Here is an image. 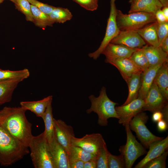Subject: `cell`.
<instances>
[{"label":"cell","instance_id":"1","mask_svg":"<svg viewBox=\"0 0 168 168\" xmlns=\"http://www.w3.org/2000/svg\"><path fill=\"white\" fill-rule=\"evenodd\" d=\"M21 106L5 107L0 110V125L23 145L29 147L33 135L32 124Z\"/></svg>","mask_w":168,"mask_h":168},{"label":"cell","instance_id":"2","mask_svg":"<svg viewBox=\"0 0 168 168\" xmlns=\"http://www.w3.org/2000/svg\"><path fill=\"white\" fill-rule=\"evenodd\" d=\"M23 145L0 125V164L8 166L21 159L29 153Z\"/></svg>","mask_w":168,"mask_h":168},{"label":"cell","instance_id":"3","mask_svg":"<svg viewBox=\"0 0 168 168\" xmlns=\"http://www.w3.org/2000/svg\"><path fill=\"white\" fill-rule=\"evenodd\" d=\"M106 89L103 86L100 95L96 97L93 95L89 96L91 103L90 108L86 110L88 114L92 112L96 113L98 115V124L102 126L107 125L109 119L111 118L119 119L115 109L117 104L110 100L106 94Z\"/></svg>","mask_w":168,"mask_h":168},{"label":"cell","instance_id":"4","mask_svg":"<svg viewBox=\"0 0 168 168\" xmlns=\"http://www.w3.org/2000/svg\"><path fill=\"white\" fill-rule=\"evenodd\" d=\"M29 147L35 168H55L50 153L48 143L43 132L36 136H33Z\"/></svg>","mask_w":168,"mask_h":168},{"label":"cell","instance_id":"5","mask_svg":"<svg viewBox=\"0 0 168 168\" xmlns=\"http://www.w3.org/2000/svg\"><path fill=\"white\" fill-rule=\"evenodd\" d=\"M116 21L120 30H137L156 20L153 13L135 12L125 14L117 9Z\"/></svg>","mask_w":168,"mask_h":168},{"label":"cell","instance_id":"6","mask_svg":"<svg viewBox=\"0 0 168 168\" xmlns=\"http://www.w3.org/2000/svg\"><path fill=\"white\" fill-rule=\"evenodd\" d=\"M124 127L127 135L126 142L125 145L120 147L119 151L124 156L126 168H131L138 158L147 154V152L142 145L137 140L129 125Z\"/></svg>","mask_w":168,"mask_h":168},{"label":"cell","instance_id":"7","mask_svg":"<svg viewBox=\"0 0 168 168\" xmlns=\"http://www.w3.org/2000/svg\"><path fill=\"white\" fill-rule=\"evenodd\" d=\"M148 119L147 113L142 111L133 117L128 124L130 129L136 133L142 144L145 148L147 149L153 142L164 138L155 136L147 128L146 124Z\"/></svg>","mask_w":168,"mask_h":168},{"label":"cell","instance_id":"8","mask_svg":"<svg viewBox=\"0 0 168 168\" xmlns=\"http://www.w3.org/2000/svg\"><path fill=\"white\" fill-rule=\"evenodd\" d=\"M116 0H110V11L105 36L99 48L95 51L88 54V56L96 60L102 54L107 45L119 34V30L116 23Z\"/></svg>","mask_w":168,"mask_h":168},{"label":"cell","instance_id":"9","mask_svg":"<svg viewBox=\"0 0 168 168\" xmlns=\"http://www.w3.org/2000/svg\"><path fill=\"white\" fill-rule=\"evenodd\" d=\"M72 142V145L79 147L96 156L101 149L106 144L102 135L99 133L87 134L81 138L74 137Z\"/></svg>","mask_w":168,"mask_h":168},{"label":"cell","instance_id":"10","mask_svg":"<svg viewBox=\"0 0 168 168\" xmlns=\"http://www.w3.org/2000/svg\"><path fill=\"white\" fill-rule=\"evenodd\" d=\"M144 105V100L138 98L126 105L115 106L119 117V123L124 126L128 124L133 117L139 113L143 111Z\"/></svg>","mask_w":168,"mask_h":168},{"label":"cell","instance_id":"11","mask_svg":"<svg viewBox=\"0 0 168 168\" xmlns=\"http://www.w3.org/2000/svg\"><path fill=\"white\" fill-rule=\"evenodd\" d=\"M144 100L143 111H148L152 113L161 111L163 107L168 104V100L165 98L154 82Z\"/></svg>","mask_w":168,"mask_h":168},{"label":"cell","instance_id":"12","mask_svg":"<svg viewBox=\"0 0 168 168\" xmlns=\"http://www.w3.org/2000/svg\"><path fill=\"white\" fill-rule=\"evenodd\" d=\"M55 133L58 142L64 148L68 154L72 146V140L75 137L72 127L63 120L54 119Z\"/></svg>","mask_w":168,"mask_h":168},{"label":"cell","instance_id":"13","mask_svg":"<svg viewBox=\"0 0 168 168\" xmlns=\"http://www.w3.org/2000/svg\"><path fill=\"white\" fill-rule=\"evenodd\" d=\"M110 43L124 45L129 48L138 49L145 45L146 43L136 30H120Z\"/></svg>","mask_w":168,"mask_h":168},{"label":"cell","instance_id":"14","mask_svg":"<svg viewBox=\"0 0 168 168\" xmlns=\"http://www.w3.org/2000/svg\"><path fill=\"white\" fill-rule=\"evenodd\" d=\"M48 145L55 168H70L68 155L57 141L55 135L52 140L48 143Z\"/></svg>","mask_w":168,"mask_h":168},{"label":"cell","instance_id":"15","mask_svg":"<svg viewBox=\"0 0 168 168\" xmlns=\"http://www.w3.org/2000/svg\"><path fill=\"white\" fill-rule=\"evenodd\" d=\"M137 49H132L124 45L109 43L102 54L105 55V62L129 58Z\"/></svg>","mask_w":168,"mask_h":168},{"label":"cell","instance_id":"16","mask_svg":"<svg viewBox=\"0 0 168 168\" xmlns=\"http://www.w3.org/2000/svg\"><path fill=\"white\" fill-rule=\"evenodd\" d=\"M168 137L162 140L155 141L150 145L148 151L145 157L134 167L135 168H142L149 161L161 155L168 149Z\"/></svg>","mask_w":168,"mask_h":168},{"label":"cell","instance_id":"17","mask_svg":"<svg viewBox=\"0 0 168 168\" xmlns=\"http://www.w3.org/2000/svg\"><path fill=\"white\" fill-rule=\"evenodd\" d=\"M141 49L150 66L162 64L168 61V54L164 51L160 46L156 47L147 44Z\"/></svg>","mask_w":168,"mask_h":168},{"label":"cell","instance_id":"18","mask_svg":"<svg viewBox=\"0 0 168 168\" xmlns=\"http://www.w3.org/2000/svg\"><path fill=\"white\" fill-rule=\"evenodd\" d=\"M106 63L117 68L126 82L133 75L142 72L129 58L110 60Z\"/></svg>","mask_w":168,"mask_h":168},{"label":"cell","instance_id":"19","mask_svg":"<svg viewBox=\"0 0 168 168\" xmlns=\"http://www.w3.org/2000/svg\"><path fill=\"white\" fill-rule=\"evenodd\" d=\"M162 64L150 66L146 70L142 72L138 98L144 99L152 84L158 70Z\"/></svg>","mask_w":168,"mask_h":168},{"label":"cell","instance_id":"20","mask_svg":"<svg viewBox=\"0 0 168 168\" xmlns=\"http://www.w3.org/2000/svg\"><path fill=\"white\" fill-rule=\"evenodd\" d=\"M129 13L143 12L155 14L163 7L158 0H137L132 3Z\"/></svg>","mask_w":168,"mask_h":168},{"label":"cell","instance_id":"21","mask_svg":"<svg viewBox=\"0 0 168 168\" xmlns=\"http://www.w3.org/2000/svg\"><path fill=\"white\" fill-rule=\"evenodd\" d=\"M52 98V96L50 95L39 100L21 101L20 105L26 110H29L37 117L42 118L49 102Z\"/></svg>","mask_w":168,"mask_h":168},{"label":"cell","instance_id":"22","mask_svg":"<svg viewBox=\"0 0 168 168\" xmlns=\"http://www.w3.org/2000/svg\"><path fill=\"white\" fill-rule=\"evenodd\" d=\"M21 82L15 79L0 80V105L11 100L13 92Z\"/></svg>","mask_w":168,"mask_h":168},{"label":"cell","instance_id":"23","mask_svg":"<svg viewBox=\"0 0 168 168\" xmlns=\"http://www.w3.org/2000/svg\"><path fill=\"white\" fill-rule=\"evenodd\" d=\"M157 22L156 21L136 31L146 43L158 47L160 46L157 34Z\"/></svg>","mask_w":168,"mask_h":168},{"label":"cell","instance_id":"24","mask_svg":"<svg viewBox=\"0 0 168 168\" xmlns=\"http://www.w3.org/2000/svg\"><path fill=\"white\" fill-rule=\"evenodd\" d=\"M153 82L157 85L165 98L168 100V61L164 63L158 70Z\"/></svg>","mask_w":168,"mask_h":168},{"label":"cell","instance_id":"25","mask_svg":"<svg viewBox=\"0 0 168 168\" xmlns=\"http://www.w3.org/2000/svg\"><path fill=\"white\" fill-rule=\"evenodd\" d=\"M52 98L49 101L42 118L44 121L45 129L43 132L45 137L48 143L50 142L54 137V118L52 106Z\"/></svg>","mask_w":168,"mask_h":168},{"label":"cell","instance_id":"26","mask_svg":"<svg viewBox=\"0 0 168 168\" xmlns=\"http://www.w3.org/2000/svg\"><path fill=\"white\" fill-rule=\"evenodd\" d=\"M142 73L139 72L133 75L126 81L128 88V94L126 100L122 105H126L138 98Z\"/></svg>","mask_w":168,"mask_h":168},{"label":"cell","instance_id":"27","mask_svg":"<svg viewBox=\"0 0 168 168\" xmlns=\"http://www.w3.org/2000/svg\"><path fill=\"white\" fill-rule=\"evenodd\" d=\"M33 22L35 25L41 28H45L48 26H52L54 23L49 16L43 13L36 7L31 4Z\"/></svg>","mask_w":168,"mask_h":168},{"label":"cell","instance_id":"28","mask_svg":"<svg viewBox=\"0 0 168 168\" xmlns=\"http://www.w3.org/2000/svg\"><path fill=\"white\" fill-rule=\"evenodd\" d=\"M68 161L78 160L84 162L91 160H96L97 156L89 153L81 147L72 145L68 154Z\"/></svg>","mask_w":168,"mask_h":168},{"label":"cell","instance_id":"29","mask_svg":"<svg viewBox=\"0 0 168 168\" xmlns=\"http://www.w3.org/2000/svg\"><path fill=\"white\" fill-rule=\"evenodd\" d=\"M54 23H63L71 20L72 15L67 8L55 7L49 15Z\"/></svg>","mask_w":168,"mask_h":168},{"label":"cell","instance_id":"30","mask_svg":"<svg viewBox=\"0 0 168 168\" xmlns=\"http://www.w3.org/2000/svg\"><path fill=\"white\" fill-rule=\"evenodd\" d=\"M30 72L28 69L16 71L0 69V80L9 79H17L22 82L28 78Z\"/></svg>","mask_w":168,"mask_h":168},{"label":"cell","instance_id":"31","mask_svg":"<svg viewBox=\"0 0 168 168\" xmlns=\"http://www.w3.org/2000/svg\"><path fill=\"white\" fill-rule=\"evenodd\" d=\"M129 58L142 72L146 70L150 67L148 60L141 48L137 49Z\"/></svg>","mask_w":168,"mask_h":168},{"label":"cell","instance_id":"32","mask_svg":"<svg viewBox=\"0 0 168 168\" xmlns=\"http://www.w3.org/2000/svg\"><path fill=\"white\" fill-rule=\"evenodd\" d=\"M168 154L167 150L160 156L148 161L142 168H165Z\"/></svg>","mask_w":168,"mask_h":168},{"label":"cell","instance_id":"33","mask_svg":"<svg viewBox=\"0 0 168 168\" xmlns=\"http://www.w3.org/2000/svg\"><path fill=\"white\" fill-rule=\"evenodd\" d=\"M15 4L16 8L25 16L27 21L33 22L31 5L27 0H16Z\"/></svg>","mask_w":168,"mask_h":168},{"label":"cell","instance_id":"34","mask_svg":"<svg viewBox=\"0 0 168 168\" xmlns=\"http://www.w3.org/2000/svg\"><path fill=\"white\" fill-rule=\"evenodd\" d=\"M108 168H126L125 159L123 155L116 156L108 153Z\"/></svg>","mask_w":168,"mask_h":168},{"label":"cell","instance_id":"35","mask_svg":"<svg viewBox=\"0 0 168 168\" xmlns=\"http://www.w3.org/2000/svg\"><path fill=\"white\" fill-rule=\"evenodd\" d=\"M108 151L106 144L100 150L96 158V168H108Z\"/></svg>","mask_w":168,"mask_h":168},{"label":"cell","instance_id":"36","mask_svg":"<svg viewBox=\"0 0 168 168\" xmlns=\"http://www.w3.org/2000/svg\"><path fill=\"white\" fill-rule=\"evenodd\" d=\"M85 9L94 11L98 7V0H72Z\"/></svg>","mask_w":168,"mask_h":168},{"label":"cell","instance_id":"37","mask_svg":"<svg viewBox=\"0 0 168 168\" xmlns=\"http://www.w3.org/2000/svg\"><path fill=\"white\" fill-rule=\"evenodd\" d=\"M157 34L160 46L163 40L168 36V21L157 22Z\"/></svg>","mask_w":168,"mask_h":168},{"label":"cell","instance_id":"38","mask_svg":"<svg viewBox=\"0 0 168 168\" xmlns=\"http://www.w3.org/2000/svg\"><path fill=\"white\" fill-rule=\"evenodd\" d=\"M32 5L35 6L41 12L49 16L55 7L44 3L37 0H27Z\"/></svg>","mask_w":168,"mask_h":168},{"label":"cell","instance_id":"39","mask_svg":"<svg viewBox=\"0 0 168 168\" xmlns=\"http://www.w3.org/2000/svg\"><path fill=\"white\" fill-rule=\"evenodd\" d=\"M70 168H84V162L80 160H73L69 161Z\"/></svg>","mask_w":168,"mask_h":168},{"label":"cell","instance_id":"40","mask_svg":"<svg viewBox=\"0 0 168 168\" xmlns=\"http://www.w3.org/2000/svg\"><path fill=\"white\" fill-rule=\"evenodd\" d=\"M157 128L160 132H164L168 129V123L162 119L157 122Z\"/></svg>","mask_w":168,"mask_h":168},{"label":"cell","instance_id":"41","mask_svg":"<svg viewBox=\"0 0 168 168\" xmlns=\"http://www.w3.org/2000/svg\"><path fill=\"white\" fill-rule=\"evenodd\" d=\"M155 15L156 21L158 23H162L168 21H167L163 14L161 9H159L157 11Z\"/></svg>","mask_w":168,"mask_h":168},{"label":"cell","instance_id":"42","mask_svg":"<svg viewBox=\"0 0 168 168\" xmlns=\"http://www.w3.org/2000/svg\"><path fill=\"white\" fill-rule=\"evenodd\" d=\"M153 113L152 119L154 122H157L162 119L163 115L161 111H156Z\"/></svg>","mask_w":168,"mask_h":168},{"label":"cell","instance_id":"43","mask_svg":"<svg viewBox=\"0 0 168 168\" xmlns=\"http://www.w3.org/2000/svg\"><path fill=\"white\" fill-rule=\"evenodd\" d=\"M84 168H96V161L91 160L84 162Z\"/></svg>","mask_w":168,"mask_h":168},{"label":"cell","instance_id":"44","mask_svg":"<svg viewBox=\"0 0 168 168\" xmlns=\"http://www.w3.org/2000/svg\"><path fill=\"white\" fill-rule=\"evenodd\" d=\"M160 46L164 51L168 54V36L163 40Z\"/></svg>","mask_w":168,"mask_h":168},{"label":"cell","instance_id":"45","mask_svg":"<svg viewBox=\"0 0 168 168\" xmlns=\"http://www.w3.org/2000/svg\"><path fill=\"white\" fill-rule=\"evenodd\" d=\"M162 114V119L168 123V105L165 106L161 111Z\"/></svg>","mask_w":168,"mask_h":168},{"label":"cell","instance_id":"46","mask_svg":"<svg viewBox=\"0 0 168 168\" xmlns=\"http://www.w3.org/2000/svg\"><path fill=\"white\" fill-rule=\"evenodd\" d=\"M162 8V12L167 21H168V6L163 7Z\"/></svg>","mask_w":168,"mask_h":168},{"label":"cell","instance_id":"47","mask_svg":"<svg viewBox=\"0 0 168 168\" xmlns=\"http://www.w3.org/2000/svg\"><path fill=\"white\" fill-rule=\"evenodd\" d=\"M162 5L163 7L168 6V0H158Z\"/></svg>","mask_w":168,"mask_h":168},{"label":"cell","instance_id":"48","mask_svg":"<svg viewBox=\"0 0 168 168\" xmlns=\"http://www.w3.org/2000/svg\"><path fill=\"white\" fill-rule=\"evenodd\" d=\"M137 0H129V2L130 4H131Z\"/></svg>","mask_w":168,"mask_h":168},{"label":"cell","instance_id":"49","mask_svg":"<svg viewBox=\"0 0 168 168\" xmlns=\"http://www.w3.org/2000/svg\"><path fill=\"white\" fill-rule=\"evenodd\" d=\"M13 3H15V4H16L17 2V1L16 0H10Z\"/></svg>","mask_w":168,"mask_h":168},{"label":"cell","instance_id":"50","mask_svg":"<svg viewBox=\"0 0 168 168\" xmlns=\"http://www.w3.org/2000/svg\"><path fill=\"white\" fill-rule=\"evenodd\" d=\"M4 0H0V4L2 3Z\"/></svg>","mask_w":168,"mask_h":168}]
</instances>
